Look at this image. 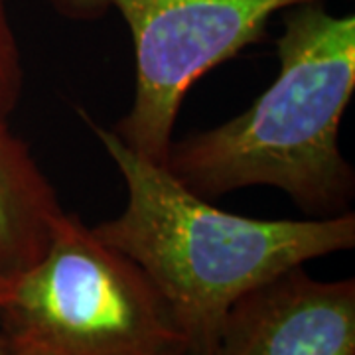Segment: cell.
Listing matches in <instances>:
<instances>
[{"label":"cell","mask_w":355,"mask_h":355,"mask_svg":"<svg viewBox=\"0 0 355 355\" xmlns=\"http://www.w3.org/2000/svg\"><path fill=\"white\" fill-rule=\"evenodd\" d=\"M127 188L123 211L93 231L128 257L174 310L202 355L231 306L286 270L355 247V214L257 219L229 214L164 164L130 150L83 114Z\"/></svg>","instance_id":"obj_1"},{"label":"cell","mask_w":355,"mask_h":355,"mask_svg":"<svg viewBox=\"0 0 355 355\" xmlns=\"http://www.w3.org/2000/svg\"><path fill=\"white\" fill-rule=\"evenodd\" d=\"M24 87V69L12 26L0 0V114L10 116L18 107Z\"/></svg>","instance_id":"obj_7"},{"label":"cell","mask_w":355,"mask_h":355,"mask_svg":"<svg viewBox=\"0 0 355 355\" xmlns=\"http://www.w3.org/2000/svg\"><path fill=\"white\" fill-rule=\"evenodd\" d=\"M202 355H355V280L286 270L231 306Z\"/></svg>","instance_id":"obj_5"},{"label":"cell","mask_w":355,"mask_h":355,"mask_svg":"<svg viewBox=\"0 0 355 355\" xmlns=\"http://www.w3.org/2000/svg\"><path fill=\"white\" fill-rule=\"evenodd\" d=\"M65 214L30 146L0 114V291L46 254Z\"/></svg>","instance_id":"obj_6"},{"label":"cell","mask_w":355,"mask_h":355,"mask_svg":"<svg viewBox=\"0 0 355 355\" xmlns=\"http://www.w3.org/2000/svg\"><path fill=\"white\" fill-rule=\"evenodd\" d=\"M0 355H193L174 310L77 214L0 291Z\"/></svg>","instance_id":"obj_3"},{"label":"cell","mask_w":355,"mask_h":355,"mask_svg":"<svg viewBox=\"0 0 355 355\" xmlns=\"http://www.w3.org/2000/svg\"><path fill=\"white\" fill-rule=\"evenodd\" d=\"M69 20L116 12L137 65L135 99L113 132L140 156L166 164L180 107L193 83L261 42L275 14L324 0H46Z\"/></svg>","instance_id":"obj_4"},{"label":"cell","mask_w":355,"mask_h":355,"mask_svg":"<svg viewBox=\"0 0 355 355\" xmlns=\"http://www.w3.org/2000/svg\"><path fill=\"white\" fill-rule=\"evenodd\" d=\"M279 76L241 114L172 140L166 168L205 200L270 186L306 214H345L355 172L340 125L355 91V16L324 2L286 10L277 40Z\"/></svg>","instance_id":"obj_2"}]
</instances>
